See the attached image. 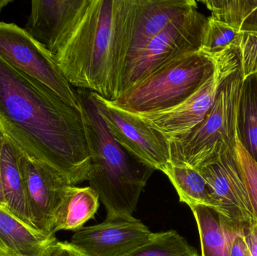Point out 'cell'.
<instances>
[{
  "instance_id": "4",
  "label": "cell",
  "mask_w": 257,
  "mask_h": 256,
  "mask_svg": "<svg viewBox=\"0 0 257 256\" xmlns=\"http://www.w3.org/2000/svg\"><path fill=\"white\" fill-rule=\"evenodd\" d=\"M224 52L211 56L197 51L181 56L111 102L136 114L174 108L187 100L214 75L219 59Z\"/></svg>"
},
{
  "instance_id": "21",
  "label": "cell",
  "mask_w": 257,
  "mask_h": 256,
  "mask_svg": "<svg viewBox=\"0 0 257 256\" xmlns=\"http://www.w3.org/2000/svg\"><path fill=\"white\" fill-rule=\"evenodd\" d=\"M213 18L241 33H257V0L202 1Z\"/></svg>"
},
{
  "instance_id": "5",
  "label": "cell",
  "mask_w": 257,
  "mask_h": 256,
  "mask_svg": "<svg viewBox=\"0 0 257 256\" xmlns=\"http://www.w3.org/2000/svg\"><path fill=\"white\" fill-rule=\"evenodd\" d=\"M241 67L225 81L203 121L185 136L169 141L170 163L195 168L236 146V113Z\"/></svg>"
},
{
  "instance_id": "12",
  "label": "cell",
  "mask_w": 257,
  "mask_h": 256,
  "mask_svg": "<svg viewBox=\"0 0 257 256\" xmlns=\"http://www.w3.org/2000/svg\"><path fill=\"white\" fill-rule=\"evenodd\" d=\"M196 6L197 3L193 0H128L124 73L150 42L172 20Z\"/></svg>"
},
{
  "instance_id": "2",
  "label": "cell",
  "mask_w": 257,
  "mask_h": 256,
  "mask_svg": "<svg viewBox=\"0 0 257 256\" xmlns=\"http://www.w3.org/2000/svg\"><path fill=\"white\" fill-rule=\"evenodd\" d=\"M128 0H84L54 57L72 87L109 101L120 96L124 73Z\"/></svg>"
},
{
  "instance_id": "22",
  "label": "cell",
  "mask_w": 257,
  "mask_h": 256,
  "mask_svg": "<svg viewBox=\"0 0 257 256\" xmlns=\"http://www.w3.org/2000/svg\"><path fill=\"white\" fill-rule=\"evenodd\" d=\"M122 256H200L196 249L174 230L152 233L139 247Z\"/></svg>"
},
{
  "instance_id": "11",
  "label": "cell",
  "mask_w": 257,
  "mask_h": 256,
  "mask_svg": "<svg viewBox=\"0 0 257 256\" xmlns=\"http://www.w3.org/2000/svg\"><path fill=\"white\" fill-rule=\"evenodd\" d=\"M15 148L30 222L39 231L54 234L51 231L54 214L66 188L70 185L48 165Z\"/></svg>"
},
{
  "instance_id": "28",
  "label": "cell",
  "mask_w": 257,
  "mask_h": 256,
  "mask_svg": "<svg viewBox=\"0 0 257 256\" xmlns=\"http://www.w3.org/2000/svg\"><path fill=\"white\" fill-rule=\"evenodd\" d=\"M230 256H252L242 234H237L232 240Z\"/></svg>"
},
{
  "instance_id": "29",
  "label": "cell",
  "mask_w": 257,
  "mask_h": 256,
  "mask_svg": "<svg viewBox=\"0 0 257 256\" xmlns=\"http://www.w3.org/2000/svg\"><path fill=\"white\" fill-rule=\"evenodd\" d=\"M3 132L0 130V206L6 207V201H5L4 194H3V186H2V173H1V150L3 145Z\"/></svg>"
},
{
  "instance_id": "25",
  "label": "cell",
  "mask_w": 257,
  "mask_h": 256,
  "mask_svg": "<svg viewBox=\"0 0 257 256\" xmlns=\"http://www.w3.org/2000/svg\"><path fill=\"white\" fill-rule=\"evenodd\" d=\"M239 60L243 78L257 72V33H241Z\"/></svg>"
},
{
  "instance_id": "9",
  "label": "cell",
  "mask_w": 257,
  "mask_h": 256,
  "mask_svg": "<svg viewBox=\"0 0 257 256\" xmlns=\"http://www.w3.org/2000/svg\"><path fill=\"white\" fill-rule=\"evenodd\" d=\"M0 58L46 86L71 106L81 109L78 93L59 69L54 55L25 29L0 22Z\"/></svg>"
},
{
  "instance_id": "24",
  "label": "cell",
  "mask_w": 257,
  "mask_h": 256,
  "mask_svg": "<svg viewBox=\"0 0 257 256\" xmlns=\"http://www.w3.org/2000/svg\"><path fill=\"white\" fill-rule=\"evenodd\" d=\"M235 151L253 215L257 220V162L241 147L237 138Z\"/></svg>"
},
{
  "instance_id": "30",
  "label": "cell",
  "mask_w": 257,
  "mask_h": 256,
  "mask_svg": "<svg viewBox=\"0 0 257 256\" xmlns=\"http://www.w3.org/2000/svg\"><path fill=\"white\" fill-rule=\"evenodd\" d=\"M12 3V1H8V0H0V12H2L3 9L6 7L9 3Z\"/></svg>"
},
{
  "instance_id": "26",
  "label": "cell",
  "mask_w": 257,
  "mask_h": 256,
  "mask_svg": "<svg viewBox=\"0 0 257 256\" xmlns=\"http://www.w3.org/2000/svg\"><path fill=\"white\" fill-rule=\"evenodd\" d=\"M42 256H86L71 242L55 241L51 243L44 251Z\"/></svg>"
},
{
  "instance_id": "20",
  "label": "cell",
  "mask_w": 257,
  "mask_h": 256,
  "mask_svg": "<svg viewBox=\"0 0 257 256\" xmlns=\"http://www.w3.org/2000/svg\"><path fill=\"white\" fill-rule=\"evenodd\" d=\"M162 172L167 176L176 190L181 202L187 204L189 207L202 205L212 209L206 182L196 170L169 162Z\"/></svg>"
},
{
  "instance_id": "13",
  "label": "cell",
  "mask_w": 257,
  "mask_h": 256,
  "mask_svg": "<svg viewBox=\"0 0 257 256\" xmlns=\"http://www.w3.org/2000/svg\"><path fill=\"white\" fill-rule=\"evenodd\" d=\"M152 233L135 217L106 218L101 223L75 231L71 243L86 256H122L145 243Z\"/></svg>"
},
{
  "instance_id": "18",
  "label": "cell",
  "mask_w": 257,
  "mask_h": 256,
  "mask_svg": "<svg viewBox=\"0 0 257 256\" xmlns=\"http://www.w3.org/2000/svg\"><path fill=\"white\" fill-rule=\"evenodd\" d=\"M237 139L257 162V72L243 78L236 113Z\"/></svg>"
},
{
  "instance_id": "8",
  "label": "cell",
  "mask_w": 257,
  "mask_h": 256,
  "mask_svg": "<svg viewBox=\"0 0 257 256\" xmlns=\"http://www.w3.org/2000/svg\"><path fill=\"white\" fill-rule=\"evenodd\" d=\"M239 67V48L228 50L219 59L214 75L187 100L166 111L134 114L168 141H176L203 121L214 106L225 81Z\"/></svg>"
},
{
  "instance_id": "27",
  "label": "cell",
  "mask_w": 257,
  "mask_h": 256,
  "mask_svg": "<svg viewBox=\"0 0 257 256\" xmlns=\"http://www.w3.org/2000/svg\"><path fill=\"white\" fill-rule=\"evenodd\" d=\"M242 235L252 256H257V224L245 228Z\"/></svg>"
},
{
  "instance_id": "10",
  "label": "cell",
  "mask_w": 257,
  "mask_h": 256,
  "mask_svg": "<svg viewBox=\"0 0 257 256\" xmlns=\"http://www.w3.org/2000/svg\"><path fill=\"white\" fill-rule=\"evenodd\" d=\"M90 96L114 139L142 163L163 171L170 162L169 141L136 114L97 93L90 92Z\"/></svg>"
},
{
  "instance_id": "15",
  "label": "cell",
  "mask_w": 257,
  "mask_h": 256,
  "mask_svg": "<svg viewBox=\"0 0 257 256\" xmlns=\"http://www.w3.org/2000/svg\"><path fill=\"white\" fill-rule=\"evenodd\" d=\"M57 240L30 226L0 206V256H42Z\"/></svg>"
},
{
  "instance_id": "6",
  "label": "cell",
  "mask_w": 257,
  "mask_h": 256,
  "mask_svg": "<svg viewBox=\"0 0 257 256\" xmlns=\"http://www.w3.org/2000/svg\"><path fill=\"white\" fill-rule=\"evenodd\" d=\"M207 21L198 6L172 20L128 66L122 80L120 95L178 57L199 51Z\"/></svg>"
},
{
  "instance_id": "19",
  "label": "cell",
  "mask_w": 257,
  "mask_h": 256,
  "mask_svg": "<svg viewBox=\"0 0 257 256\" xmlns=\"http://www.w3.org/2000/svg\"><path fill=\"white\" fill-rule=\"evenodd\" d=\"M190 208L199 231L201 256H230L232 240L237 234L226 230L209 207L195 205Z\"/></svg>"
},
{
  "instance_id": "17",
  "label": "cell",
  "mask_w": 257,
  "mask_h": 256,
  "mask_svg": "<svg viewBox=\"0 0 257 256\" xmlns=\"http://www.w3.org/2000/svg\"><path fill=\"white\" fill-rule=\"evenodd\" d=\"M1 173L6 208L20 220L33 227L29 216L22 178L18 166V153L15 146L5 136L1 150Z\"/></svg>"
},
{
  "instance_id": "16",
  "label": "cell",
  "mask_w": 257,
  "mask_h": 256,
  "mask_svg": "<svg viewBox=\"0 0 257 256\" xmlns=\"http://www.w3.org/2000/svg\"><path fill=\"white\" fill-rule=\"evenodd\" d=\"M99 195L90 186H69L56 210L51 231H76L94 217L99 207Z\"/></svg>"
},
{
  "instance_id": "14",
  "label": "cell",
  "mask_w": 257,
  "mask_h": 256,
  "mask_svg": "<svg viewBox=\"0 0 257 256\" xmlns=\"http://www.w3.org/2000/svg\"><path fill=\"white\" fill-rule=\"evenodd\" d=\"M84 0H34L25 30L53 55L72 29Z\"/></svg>"
},
{
  "instance_id": "1",
  "label": "cell",
  "mask_w": 257,
  "mask_h": 256,
  "mask_svg": "<svg viewBox=\"0 0 257 256\" xmlns=\"http://www.w3.org/2000/svg\"><path fill=\"white\" fill-rule=\"evenodd\" d=\"M0 130L15 147L69 185L87 181L90 155L82 110L1 58Z\"/></svg>"
},
{
  "instance_id": "3",
  "label": "cell",
  "mask_w": 257,
  "mask_h": 256,
  "mask_svg": "<svg viewBox=\"0 0 257 256\" xmlns=\"http://www.w3.org/2000/svg\"><path fill=\"white\" fill-rule=\"evenodd\" d=\"M90 155L87 181L96 191L109 219H130L155 170L128 153L113 138L96 105L84 90L77 91Z\"/></svg>"
},
{
  "instance_id": "23",
  "label": "cell",
  "mask_w": 257,
  "mask_h": 256,
  "mask_svg": "<svg viewBox=\"0 0 257 256\" xmlns=\"http://www.w3.org/2000/svg\"><path fill=\"white\" fill-rule=\"evenodd\" d=\"M241 33L226 23L208 17L199 51L217 56L231 48H239Z\"/></svg>"
},
{
  "instance_id": "7",
  "label": "cell",
  "mask_w": 257,
  "mask_h": 256,
  "mask_svg": "<svg viewBox=\"0 0 257 256\" xmlns=\"http://www.w3.org/2000/svg\"><path fill=\"white\" fill-rule=\"evenodd\" d=\"M195 170L206 182L212 203L211 210L226 230L242 234L245 228L257 224L235 147Z\"/></svg>"
}]
</instances>
